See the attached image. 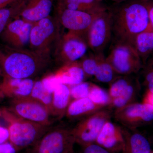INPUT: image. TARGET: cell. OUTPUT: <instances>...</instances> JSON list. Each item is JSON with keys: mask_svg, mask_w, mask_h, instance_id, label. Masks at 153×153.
<instances>
[{"mask_svg": "<svg viewBox=\"0 0 153 153\" xmlns=\"http://www.w3.org/2000/svg\"><path fill=\"white\" fill-rule=\"evenodd\" d=\"M49 58L25 48H15L0 60V67L4 77L32 79L47 68Z\"/></svg>", "mask_w": 153, "mask_h": 153, "instance_id": "cell-1", "label": "cell"}, {"mask_svg": "<svg viewBox=\"0 0 153 153\" xmlns=\"http://www.w3.org/2000/svg\"><path fill=\"white\" fill-rule=\"evenodd\" d=\"M112 17V32L117 40L132 44L137 35L151 26L147 5L133 3Z\"/></svg>", "mask_w": 153, "mask_h": 153, "instance_id": "cell-2", "label": "cell"}, {"mask_svg": "<svg viewBox=\"0 0 153 153\" xmlns=\"http://www.w3.org/2000/svg\"><path fill=\"white\" fill-rule=\"evenodd\" d=\"M2 112L10 123L9 139L16 149L33 146L49 130V127L18 117L10 111L4 110Z\"/></svg>", "mask_w": 153, "mask_h": 153, "instance_id": "cell-3", "label": "cell"}, {"mask_svg": "<svg viewBox=\"0 0 153 153\" xmlns=\"http://www.w3.org/2000/svg\"><path fill=\"white\" fill-rule=\"evenodd\" d=\"M60 39L58 23L48 17L33 24L29 45L30 50L49 58L52 49Z\"/></svg>", "mask_w": 153, "mask_h": 153, "instance_id": "cell-4", "label": "cell"}, {"mask_svg": "<svg viewBox=\"0 0 153 153\" xmlns=\"http://www.w3.org/2000/svg\"><path fill=\"white\" fill-rule=\"evenodd\" d=\"M113 112L108 106L79 120L71 129L76 143L82 146L95 143L103 126L111 120Z\"/></svg>", "mask_w": 153, "mask_h": 153, "instance_id": "cell-5", "label": "cell"}, {"mask_svg": "<svg viewBox=\"0 0 153 153\" xmlns=\"http://www.w3.org/2000/svg\"><path fill=\"white\" fill-rule=\"evenodd\" d=\"M111 48L107 60L119 76L130 75L137 73L143 64L131 44L117 40Z\"/></svg>", "mask_w": 153, "mask_h": 153, "instance_id": "cell-6", "label": "cell"}, {"mask_svg": "<svg viewBox=\"0 0 153 153\" xmlns=\"http://www.w3.org/2000/svg\"><path fill=\"white\" fill-rule=\"evenodd\" d=\"M76 143L71 129L49 130L33 146L32 153H74Z\"/></svg>", "mask_w": 153, "mask_h": 153, "instance_id": "cell-7", "label": "cell"}, {"mask_svg": "<svg viewBox=\"0 0 153 153\" xmlns=\"http://www.w3.org/2000/svg\"><path fill=\"white\" fill-rule=\"evenodd\" d=\"M18 117L49 127L50 114L43 104L30 96L13 99L8 110Z\"/></svg>", "mask_w": 153, "mask_h": 153, "instance_id": "cell-8", "label": "cell"}, {"mask_svg": "<svg viewBox=\"0 0 153 153\" xmlns=\"http://www.w3.org/2000/svg\"><path fill=\"white\" fill-rule=\"evenodd\" d=\"M112 33V14L105 10L99 13L94 20L87 35L88 46L94 54L103 53Z\"/></svg>", "mask_w": 153, "mask_h": 153, "instance_id": "cell-9", "label": "cell"}, {"mask_svg": "<svg viewBox=\"0 0 153 153\" xmlns=\"http://www.w3.org/2000/svg\"><path fill=\"white\" fill-rule=\"evenodd\" d=\"M113 117L123 127L134 130L153 120V106L147 103L134 102L115 110Z\"/></svg>", "mask_w": 153, "mask_h": 153, "instance_id": "cell-10", "label": "cell"}, {"mask_svg": "<svg viewBox=\"0 0 153 153\" xmlns=\"http://www.w3.org/2000/svg\"><path fill=\"white\" fill-rule=\"evenodd\" d=\"M87 39L78 34L68 32L57 44V51L59 59L64 64L77 62L87 52Z\"/></svg>", "mask_w": 153, "mask_h": 153, "instance_id": "cell-11", "label": "cell"}, {"mask_svg": "<svg viewBox=\"0 0 153 153\" xmlns=\"http://www.w3.org/2000/svg\"><path fill=\"white\" fill-rule=\"evenodd\" d=\"M100 12L92 13L65 9L60 16V22L64 27L69 30L68 32L83 36L87 39L91 26Z\"/></svg>", "mask_w": 153, "mask_h": 153, "instance_id": "cell-12", "label": "cell"}, {"mask_svg": "<svg viewBox=\"0 0 153 153\" xmlns=\"http://www.w3.org/2000/svg\"><path fill=\"white\" fill-rule=\"evenodd\" d=\"M96 143L113 153H124L125 140L123 128L111 120L107 122L99 135Z\"/></svg>", "mask_w": 153, "mask_h": 153, "instance_id": "cell-13", "label": "cell"}, {"mask_svg": "<svg viewBox=\"0 0 153 153\" xmlns=\"http://www.w3.org/2000/svg\"><path fill=\"white\" fill-rule=\"evenodd\" d=\"M33 25L21 19L11 21L2 33L3 39L15 48H25L29 44Z\"/></svg>", "mask_w": 153, "mask_h": 153, "instance_id": "cell-14", "label": "cell"}, {"mask_svg": "<svg viewBox=\"0 0 153 153\" xmlns=\"http://www.w3.org/2000/svg\"><path fill=\"white\" fill-rule=\"evenodd\" d=\"M19 14L21 19L34 24L49 17L52 7V0H28L23 4Z\"/></svg>", "mask_w": 153, "mask_h": 153, "instance_id": "cell-15", "label": "cell"}, {"mask_svg": "<svg viewBox=\"0 0 153 153\" xmlns=\"http://www.w3.org/2000/svg\"><path fill=\"white\" fill-rule=\"evenodd\" d=\"M35 82L32 79L4 77L0 85V94L13 99L30 96Z\"/></svg>", "mask_w": 153, "mask_h": 153, "instance_id": "cell-16", "label": "cell"}, {"mask_svg": "<svg viewBox=\"0 0 153 153\" xmlns=\"http://www.w3.org/2000/svg\"><path fill=\"white\" fill-rule=\"evenodd\" d=\"M105 107L96 104L88 97L79 99L70 102L65 116L71 120H80Z\"/></svg>", "mask_w": 153, "mask_h": 153, "instance_id": "cell-17", "label": "cell"}, {"mask_svg": "<svg viewBox=\"0 0 153 153\" xmlns=\"http://www.w3.org/2000/svg\"><path fill=\"white\" fill-rule=\"evenodd\" d=\"M71 98L68 85L59 83L52 92V115L59 118L65 116Z\"/></svg>", "mask_w": 153, "mask_h": 153, "instance_id": "cell-18", "label": "cell"}, {"mask_svg": "<svg viewBox=\"0 0 153 153\" xmlns=\"http://www.w3.org/2000/svg\"><path fill=\"white\" fill-rule=\"evenodd\" d=\"M125 140L124 153H150L149 141L142 134L122 127Z\"/></svg>", "mask_w": 153, "mask_h": 153, "instance_id": "cell-19", "label": "cell"}, {"mask_svg": "<svg viewBox=\"0 0 153 153\" xmlns=\"http://www.w3.org/2000/svg\"><path fill=\"white\" fill-rule=\"evenodd\" d=\"M131 45L143 63L145 64L153 53V29L152 26L137 35Z\"/></svg>", "mask_w": 153, "mask_h": 153, "instance_id": "cell-20", "label": "cell"}, {"mask_svg": "<svg viewBox=\"0 0 153 153\" xmlns=\"http://www.w3.org/2000/svg\"><path fill=\"white\" fill-rule=\"evenodd\" d=\"M55 76L61 83L73 86L83 82L86 75L80 63L76 62L65 65Z\"/></svg>", "mask_w": 153, "mask_h": 153, "instance_id": "cell-21", "label": "cell"}, {"mask_svg": "<svg viewBox=\"0 0 153 153\" xmlns=\"http://www.w3.org/2000/svg\"><path fill=\"white\" fill-rule=\"evenodd\" d=\"M139 89V82L134 79L121 95L111 100L109 106L115 110L134 103Z\"/></svg>", "mask_w": 153, "mask_h": 153, "instance_id": "cell-22", "label": "cell"}, {"mask_svg": "<svg viewBox=\"0 0 153 153\" xmlns=\"http://www.w3.org/2000/svg\"><path fill=\"white\" fill-rule=\"evenodd\" d=\"M30 96L46 107L52 115V93L45 88L42 80L35 82Z\"/></svg>", "mask_w": 153, "mask_h": 153, "instance_id": "cell-23", "label": "cell"}, {"mask_svg": "<svg viewBox=\"0 0 153 153\" xmlns=\"http://www.w3.org/2000/svg\"><path fill=\"white\" fill-rule=\"evenodd\" d=\"M98 0H65L66 8L96 13L103 10L98 4Z\"/></svg>", "mask_w": 153, "mask_h": 153, "instance_id": "cell-24", "label": "cell"}, {"mask_svg": "<svg viewBox=\"0 0 153 153\" xmlns=\"http://www.w3.org/2000/svg\"><path fill=\"white\" fill-rule=\"evenodd\" d=\"M117 74L110 63L103 55L94 75L95 79L100 82L111 83L119 76Z\"/></svg>", "mask_w": 153, "mask_h": 153, "instance_id": "cell-25", "label": "cell"}, {"mask_svg": "<svg viewBox=\"0 0 153 153\" xmlns=\"http://www.w3.org/2000/svg\"><path fill=\"white\" fill-rule=\"evenodd\" d=\"M131 76H119L111 82L108 93L111 101L121 95L131 83L134 78Z\"/></svg>", "mask_w": 153, "mask_h": 153, "instance_id": "cell-26", "label": "cell"}, {"mask_svg": "<svg viewBox=\"0 0 153 153\" xmlns=\"http://www.w3.org/2000/svg\"><path fill=\"white\" fill-rule=\"evenodd\" d=\"M88 97L96 104L102 106H109L111 102L108 92L98 85L92 83Z\"/></svg>", "mask_w": 153, "mask_h": 153, "instance_id": "cell-27", "label": "cell"}, {"mask_svg": "<svg viewBox=\"0 0 153 153\" xmlns=\"http://www.w3.org/2000/svg\"><path fill=\"white\" fill-rule=\"evenodd\" d=\"M89 57L84 58L80 63L82 70L85 75L89 76H94L100 63L103 53L94 54Z\"/></svg>", "mask_w": 153, "mask_h": 153, "instance_id": "cell-28", "label": "cell"}, {"mask_svg": "<svg viewBox=\"0 0 153 153\" xmlns=\"http://www.w3.org/2000/svg\"><path fill=\"white\" fill-rule=\"evenodd\" d=\"M92 83L82 82L77 85H73L70 88L71 98L75 100L88 97Z\"/></svg>", "mask_w": 153, "mask_h": 153, "instance_id": "cell-29", "label": "cell"}, {"mask_svg": "<svg viewBox=\"0 0 153 153\" xmlns=\"http://www.w3.org/2000/svg\"><path fill=\"white\" fill-rule=\"evenodd\" d=\"M21 8L22 6L16 9L6 8L0 9V34L3 33L15 14L19 13Z\"/></svg>", "mask_w": 153, "mask_h": 153, "instance_id": "cell-30", "label": "cell"}, {"mask_svg": "<svg viewBox=\"0 0 153 153\" xmlns=\"http://www.w3.org/2000/svg\"><path fill=\"white\" fill-rule=\"evenodd\" d=\"M144 82L148 91L153 92V55L145 63Z\"/></svg>", "mask_w": 153, "mask_h": 153, "instance_id": "cell-31", "label": "cell"}, {"mask_svg": "<svg viewBox=\"0 0 153 153\" xmlns=\"http://www.w3.org/2000/svg\"><path fill=\"white\" fill-rule=\"evenodd\" d=\"M82 146V153H113L95 143L83 145Z\"/></svg>", "mask_w": 153, "mask_h": 153, "instance_id": "cell-32", "label": "cell"}, {"mask_svg": "<svg viewBox=\"0 0 153 153\" xmlns=\"http://www.w3.org/2000/svg\"><path fill=\"white\" fill-rule=\"evenodd\" d=\"M16 149L13 145L9 143L0 144V153H16Z\"/></svg>", "mask_w": 153, "mask_h": 153, "instance_id": "cell-33", "label": "cell"}, {"mask_svg": "<svg viewBox=\"0 0 153 153\" xmlns=\"http://www.w3.org/2000/svg\"><path fill=\"white\" fill-rule=\"evenodd\" d=\"M9 139L8 129L0 126V144L4 143Z\"/></svg>", "mask_w": 153, "mask_h": 153, "instance_id": "cell-34", "label": "cell"}, {"mask_svg": "<svg viewBox=\"0 0 153 153\" xmlns=\"http://www.w3.org/2000/svg\"><path fill=\"white\" fill-rule=\"evenodd\" d=\"M143 103L151 105L153 106V92L147 91L144 99Z\"/></svg>", "mask_w": 153, "mask_h": 153, "instance_id": "cell-35", "label": "cell"}, {"mask_svg": "<svg viewBox=\"0 0 153 153\" xmlns=\"http://www.w3.org/2000/svg\"><path fill=\"white\" fill-rule=\"evenodd\" d=\"M151 26L153 29V3L147 5Z\"/></svg>", "mask_w": 153, "mask_h": 153, "instance_id": "cell-36", "label": "cell"}, {"mask_svg": "<svg viewBox=\"0 0 153 153\" xmlns=\"http://www.w3.org/2000/svg\"><path fill=\"white\" fill-rule=\"evenodd\" d=\"M15 0H0V9L4 8L6 6L14 1Z\"/></svg>", "mask_w": 153, "mask_h": 153, "instance_id": "cell-37", "label": "cell"}, {"mask_svg": "<svg viewBox=\"0 0 153 153\" xmlns=\"http://www.w3.org/2000/svg\"><path fill=\"white\" fill-rule=\"evenodd\" d=\"M1 74H2L1 70V67H0V75H1Z\"/></svg>", "mask_w": 153, "mask_h": 153, "instance_id": "cell-38", "label": "cell"}, {"mask_svg": "<svg viewBox=\"0 0 153 153\" xmlns=\"http://www.w3.org/2000/svg\"><path fill=\"white\" fill-rule=\"evenodd\" d=\"M1 111H0V115L1 114Z\"/></svg>", "mask_w": 153, "mask_h": 153, "instance_id": "cell-39", "label": "cell"}, {"mask_svg": "<svg viewBox=\"0 0 153 153\" xmlns=\"http://www.w3.org/2000/svg\"><path fill=\"white\" fill-rule=\"evenodd\" d=\"M0 97H1V94H0Z\"/></svg>", "mask_w": 153, "mask_h": 153, "instance_id": "cell-40", "label": "cell"}, {"mask_svg": "<svg viewBox=\"0 0 153 153\" xmlns=\"http://www.w3.org/2000/svg\"><path fill=\"white\" fill-rule=\"evenodd\" d=\"M98 1H100V0H98Z\"/></svg>", "mask_w": 153, "mask_h": 153, "instance_id": "cell-41", "label": "cell"}]
</instances>
